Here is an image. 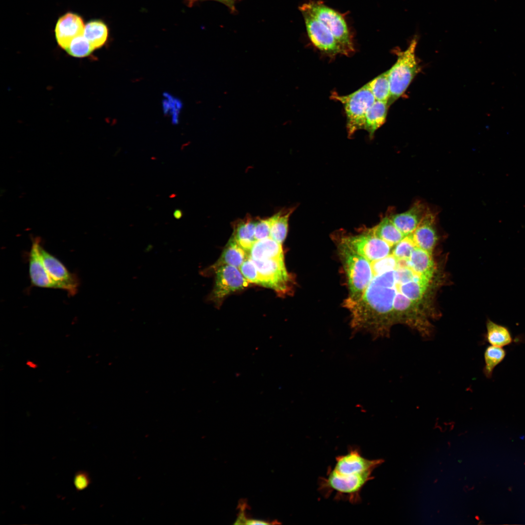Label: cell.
<instances>
[{
  "instance_id": "6da1fadb",
  "label": "cell",
  "mask_w": 525,
  "mask_h": 525,
  "mask_svg": "<svg viewBox=\"0 0 525 525\" xmlns=\"http://www.w3.org/2000/svg\"><path fill=\"white\" fill-rule=\"evenodd\" d=\"M397 264L374 276L359 300L345 301V306L350 312V325L354 331L368 333L373 338L389 335L394 325L393 302L399 293L395 277Z\"/></svg>"
},
{
  "instance_id": "7a4b0ae2",
  "label": "cell",
  "mask_w": 525,
  "mask_h": 525,
  "mask_svg": "<svg viewBox=\"0 0 525 525\" xmlns=\"http://www.w3.org/2000/svg\"><path fill=\"white\" fill-rule=\"evenodd\" d=\"M383 461L367 458L358 447L351 446L346 454L336 457L326 476L319 479L318 490L326 498L334 492L337 500L357 504L361 501L362 490L373 479L372 472Z\"/></svg>"
},
{
  "instance_id": "3957f363",
  "label": "cell",
  "mask_w": 525,
  "mask_h": 525,
  "mask_svg": "<svg viewBox=\"0 0 525 525\" xmlns=\"http://www.w3.org/2000/svg\"><path fill=\"white\" fill-rule=\"evenodd\" d=\"M338 249L346 273L350 295L346 300H359L373 278L370 262L340 241Z\"/></svg>"
},
{
  "instance_id": "277c9868",
  "label": "cell",
  "mask_w": 525,
  "mask_h": 525,
  "mask_svg": "<svg viewBox=\"0 0 525 525\" xmlns=\"http://www.w3.org/2000/svg\"><path fill=\"white\" fill-rule=\"evenodd\" d=\"M417 44V40L414 39L405 51L398 52L396 63L388 70L390 91L389 105L403 94L420 70L415 55Z\"/></svg>"
},
{
  "instance_id": "5b68a950",
  "label": "cell",
  "mask_w": 525,
  "mask_h": 525,
  "mask_svg": "<svg viewBox=\"0 0 525 525\" xmlns=\"http://www.w3.org/2000/svg\"><path fill=\"white\" fill-rule=\"evenodd\" d=\"M331 97L340 102L344 106L349 136L351 137L357 130L364 129L366 114L376 100L367 84L351 94L339 95L333 93Z\"/></svg>"
},
{
  "instance_id": "8992f818",
  "label": "cell",
  "mask_w": 525,
  "mask_h": 525,
  "mask_svg": "<svg viewBox=\"0 0 525 525\" xmlns=\"http://www.w3.org/2000/svg\"><path fill=\"white\" fill-rule=\"evenodd\" d=\"M305 6L331 31L342 47L345 55L354 51L352 35L342 14L319 1H311Z\"/></svg>"
},
{
  "instance_id": "52a82bcc",
  "label": "cell",
  "mask_w": 525,
  "mask_h": 525,
  "mask_svg": "<svg viewBox=\"0 0 525 525\" xmlns=\"http://www.w3.org/2000/svg\"><path fill=\"white\" fill-rule=\"evenodd\" d=\"M299 10L303 15L308 36L314 45L330 55L345 54L329 28L302 4Z\"/></svg>"
},
{
  "instance_id": "ba28073f",
  "label": "cell",
  "mask_w": 525,
  "mask_h": 525,
  "mask_svg": "<svg viewBox=\"0 0 525 525\" xmlns=\"http://www.w3.org/2000/svg\"><path fill=\"white\" fill-rule=\"evenodd\" d=\"M340 241L370 262L387 256L391 253L393 248L374 235L370 229L359 234L344 236Z\"/></svg>"
},
{
  "instance_id": "9c48e42d",
  "label": "cell",
  "mask_w": 525,
  "mask_h": 525,
  "mask_svg": "<svg viewBox=\"0 0 525 525\" xmlns=\"http://www.w3.org/2000/svg\"><path fill=\"white\" fill-rule=\"evenodd\" d=\"M251 260L258 271L259 284L272 288L280 294H284L288 291L291 278L286 269L284 258L262 261Z\"/></svg>"
},
{
  "instance_id": "30bf717a",
  "label": "cell",
  "mask_w": 525,
  "mask_h": 525,
  "mask_svg": "<svg viewBox=\"0 0 525 525\" xmlns=\"http://www.w3.org/2000/svg\"><path fill=\"white\" fill-rule=\"evenodd\" d=\"M38 249L44 266L58 289L74 295L78 291L79 281L76 276L70 273L55 257L44 249L40 242Z\"/></svg>"
},
{
  "instance_id": "8fae6325",
  "label": "cell",
  "mask_w": 525,
  "mask_h": 525,
  "mask_svg": "<svg viewBox=\"0 0 525 525\" xmlns=\"http://www.w3.org/2000/svg\"><path fill=\"white\" fill-rule=\"evenodd\" d=\"M248 283L238 268L231 265H222L216 269L212 299L216 303L221 302L231 293L246 287Z\"/></svg>"
},
{
  "instance_id": "7c38bea8",
  "label": "cell",
  "mask_w": 525,
  "mask_h": 525,
  "mask_svg": "<svg viewBox=\"0 0 525 525\" xmlns=\"http://www.w3.org/2000/svg\"><path fill=\"white\" fill-rule=\"evenodd\" d=\"M84 24L78 15L67 13L58 20L55 29V37L58 45L66 49L75 37L84 34Z\"/></svg>"
},
{
  "instance_id": "4fadbf2b",
  "label": "cell",
  "mask_w": 525,
  "mask_h": 525,
  "mask_svg": "<svg viewBox=\"0 0 525 525\" xmlns=\"http://www.w3.org/2000/svg\"><path fill=\"white\" fill-rule=\"evenodd\" d=\"M40 242L38 237L33 240L29 256V271L32 283L37 287L58 289L56 284L49 275L39 251Z\"/></svg>"
},
{
  "instance_id": "5bb4252c",
  "label": "cell",
  "mask_w": 525,
  "mask_h": 525,
  "mask_svg": "<svg viewBox=\"0 0 525 525\" xmlns=\"http://www.w3.org/2000/svg\"><path fill=\"white\" fill-rule=\"evenodd\" d=\"M435 219L434 214L429 210L416 229L410 234L417 247L431 254L438 240Z\"/></svg>"
},
{
  "instance_id": "9a60e30c",
  "label": "cell",
  "mask_w": 525,
  "mask_h": 525,
  "mask_svg": "<svg viewBox=\"0 0 525 525\" xmlns=\"http://www.w3.org/2000/svg\"><path fill=\"white\" fill-rule=\"evenodd\" d=\"M428 210L423 203L416 202L408 210L389 217L398 229L407 236L414 232Z\"/></svg>"
},
{
  "instance_id": "2e32d148",
  "label": "cell",
  "mask_w": 525,
  "mask_h": 525,
  "mask_svg": "<svg viewBox=\"0 0 525 525\" xmlns=\"http://www.w3.org/2000/svg\"><path fill=\"white\" fill-rule=\"evenodd\" d=\"M249 257L255 261L284 258L281 244L271 237L257 240L249 251Z\"/></svg>"
},
{
  "instance_id": "e0dca14e",
  "label": "cell",
  "mask_w": 525,
  "mask_h": 525,
  "mask_svg": "<svg viewBox=\"0 0 525 525\" xmlns=\"http://www.w3.org/2000/svg\"><path fill=\"white\" fill-rule=\"evenodd\" d=\"M256 220L250 217L238 221L234 226L232 238L249 254V251L256 241L255 228Z\"/></svg>"
},
{
  "instance_id": "ac0fdd59",
  "label": "cell",
  "mask_w": 525,
  "mask_h": 525,
  "mask_svg": "<svg viewBox=\"0 0 525 525\" xmlns=\"http://www.w3.org/2000/svg\"><path fill=\"white\" fill-rule=\"evenodd\" d=\"M388 103L387 102L375 100L369 107L365 116L364 129L372 138L375 131L385 122Z\"/></svg>"
},
{
  "instance_id": "d6986e66",
  "label": "cell",
  "mask_w": 525,
  "mask_h": 525,
  "mask_svg": "<svg viewBox=\"0 0 525 525\" xmlns=\"http://www.w3.org/2000/svg\"><path fill=\"white\" fill-rule=\"evenodd\" d=\"M248 257V253L231 238L213 267L217 269L222 265H231L239 268Z\"/></svg>"
},
{
  "instance_id": "ffe728a7",
  "label": "cell",
  "mask_w": 525,
  "mask_h": 525,
  "mask_svg": "<svg viewBox=\"0 0 525 525\" xmlns=\"http://www.w3.org/2000/svg\"><path fill=\"white\" fill-rule=\"evenodd\" d=\"M409 260L417 272L431 278L436 276V265L432 254L416 246Z\"/></svg>"
},
{
  "instance_id": "44dd1931",
  "label": "cell",
  "mask_w": 525,
  "mask_h": 525,
  "mask_svg": "<svg viewBox=\"0 0 525 525\" xmlns=\"http://www.w3.org/2000/svg\"><path fill=\"white\" fill-rule=\"evenodd\" d=\"M486 341L491 345L503 347L510 344L513 338L509 329L490 319L486 321Z\"/></svg>"
},
{
  "instance_id": "7402d4cb",
  "label": "cell",
  "mask_w": 525,
  "mask_h": 525,
  "mask_svg": "<svg viewBox=\"0 0 525 525\" xmlns=\"http://www.w3.org/2000/svg\"><path fill=\"white\" fill-rule=\"evenodd\" d=\"M370 229L374 235L392 247L405 237L398 229L390 217H384L377 225Z\"/></svg>"
},
{
  "instance_id": "603a6c76",
  "label": "cell",
  "mask_w": 525,
  "mask_h": 525,
  "mask_svg": "<svg viewBox=\"0 0 525 525\" xmlns=\"http://www.w3.org/2000/svg\"><path fill=\"white\" fill-rule=\"evenodd\" d=\"M108 35V28L101 20H91L85 26L83 35L94 49L100 48L104 45L107 39Z\"/></svg>"
},
{
  "instance_id": "cb8c5ba5",
  "label": "cell",
  "mask_w": 525,
  "mask_h": 525,
  "mask_svg": "<svg viewBox=\"0 0 525 525\" xmlns=\"http://www.w3.org/2000/svg\"><path fill=\"white\" fill-rule=\"evenodd\" d=\"M367 84L376 100L388 102L390 91L388 70L380 74Z\"/></svg>"
},
{
  "instance_id": "d4e9b609",
  "label": "cell",
  "mask_w": 525,
  "mask_h": 525,
  "mask_svg": "<svg viewBox=\"0 0 525 525\" xmlns=\"http://www.w3.org/2000/svg\"><path fill=\"white\" fill-rule=\"evenodd\" d=\"M506 351L502 347L490 345L484 352L485 366L483 372L485 377L491 378L495 368L504 359Z\"/></svg>"
},
{
  "instance_id": "484cf974",
  "label": "cell",
  "mask_w": 525,
  "mask_h": 525,
  "mask_svg": "<svg viewBox=\"0 0 525 525\" xmlns=\"http://www.w3.org/2000/svg\"><path fill=\"white\" fill-rule=\"evenodd\" d=\"M293 211V210L291 209L285 213L281 212L272 226L270 237L280 244H282L286 237L288 220Z\"/></svg>"
},
{
  "instance_id": "4316f807",
  "label": "cell",
  "mask_w": 525,
  "mask_h": 525,
  "mask_svg": "<svg viewBox=\"0 0 525 525\" xmlns=\"http://www.w3.org/2000/svg\"><path fill=\"white\" fill-rule=\"evenodd\" d=\"M94 50L83 35L73 38L65 49L69 54L76 57L87 56Z\"/></svg>"
},
{
  "instance_id": "83f0119b",
  "label": "cell",
  "mask_w": 525,
  "mask_h": 525,
  "mask_svg": "<svg viewBox=\"0 0 525 525\" xmlns=\"http://www.w3.org/2000/svg\"><path fill=\"white\" fill-rule=\"evenodd\" d=\"M281 212L280 211L269 218L256 220L255 228V237L256 241L270 237L272 226Z\"/></svg>"
},
{
  "instance_id": "f1b7e54d",
  "label": "cell",
  "mask_w": 525,
  "mask_h": 525,
  "mask_svg": "<svg viewBox=\"0 0 525 525\" xmlns=\"http://www.w3.org/2000/svg\"><path fill=\"white\" fill-rule=\"evenodd\" d=\"M416 246L411 235H409L393 247L391 253L399 259L409 258Z\"/></svg>"
},
{
  "instance_id": "f546056e",
  "label": "cell",
  "mask_w": 525,
  "mask_h": 525,
  "mask_svg": "<svg viewBox=\"0 0 525 525\" xmlns=\"http://www.w3.org/2000/svg\"><path fill=\"white\" fill-rule=\"evenodd\" d=\"M239 269L249 282L259 284V275L257 268L249 257L243 262Z\"/></svg>"
},
{
  "instance_id": "4dcf8cb0",
  "label": "cell",
  "mask_w": 525,
  "mask_h": 525,
  "mask_svg": "<svg viewBox=\"0 0 525 525\" xmlns=\"http://www.w3.org/2000/svg\"><path fill=\"white\" fill-rule=\"evenodd\" d=\"M91 483V479L88 472L86 471H78L74 474L73 484L77 492L86 489Z\"/></svg>"
},
{
  "instance_id": "1f68e13d",
  "label": "cell",
  "mask_w": 525,
  "mask_h": 525,
  "mask_svg": "<svg viewBox=\"0 0 525 525\" xmlns=\"http://www.w3.org/2000/svg\"><path fill=\"white\" fill-rule=\"evenodd\" d=\"M204 0H186V3L187 5L189 6H192L194 4ZM216 1L224 4L226 5L232 12H235V4L237 0H212Z\"/></svg>"
},
{
  "instance_id": "d6a6232c",
  "label": "cell",
  "mask_w": 525,
  "mask_h": 525,
  "mask_svg": "<svg viewBox=\"0 0 525 525\" xmlns=\"http://www.w3.org/2000/svg\"><path fill=\"white\" fill-rule=\"evenodd\" d=\"M271 524L265 521L257 519H246L245 522V524L246 525H268Z\"/></svg>"
},
{
  "instance_id": "836d02e7",
  "label": "cell",
  "mask_w": 525,
  "mask_h": 525,
  "mask_svg": "<svg viewBox=\"0 0 525 525\" xmlns=\"http://www.w3.org/2000/svg\"><path fill=\"white\" fill-rule=\"evenodd\" d=\"M182 211L180 210L177 209L175 210L173 215L175 219H179L182 217Z\"/></svg>"
}]
</instances>
